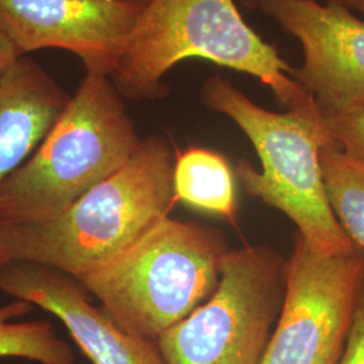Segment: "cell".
<instances>
[{
  "label": "cell",
  "mask_w": 364,
  "mask_h": 364,
  "mask_svg": "<svg viewBox=\"0 0 364 364\" xmlns=\"http://www.w3.org/2000/svg\"><path fill=\"white\" fill-rule=\"evenodd\" d=\"M287 260L266 246L230 250L220 282L156 344L168 364H260L282 311Z\"/></svg>",
  "instance_id": "obj_6"
},
{
  "label": "cell",
  "mask_w": 364,
  "mask_h": 364,
  "mask_svg": "<svg viewBox=\"0 0 364 364\" xmlns=\"http://www.w3.org/2000/svg\"><path fill=\"white\" fill-rule=\"evenodd\" d=\"M324 119L338 149L364 166V105L351 112Z\"/></svg>",
  "instance_id": "obj_15"
},
{
  "label": "cell",
  "mask_w": 364,
  "mask_h": 364,
  "mask_svg": "<svg viewBox=\"0 0 364 364\" xmlns=\"http://www.w3.org/2000/svg\"><path fill=\"white\" fill-rule=\"evenodd\" d=\"M338 364H364V281L347 343Z\"/></svg>",
  "instance_id": "obj_16"
},
{
  "label": "cell",
  "mask_w": 364,
  "mask_h": 364,
  "mask_svg": "<svg viewBox=\"0 0 364 364\" xmlns=\"http://www.w3.org/2000/svg\"><path fill=\"white\" fill-rule=\"evenodd\" d=\"M364 281V251L324 255L296 236L279 318L260 364H338Z\"/></svg>",
  "instance_id": "obj_7"
},
{
  "label": "cell",
  "mask_w": 364,
  "mask_h": 364,
  "mask_svg": "<svg viewBox=\"0 0 364 364\" xmlns=\"http://www.w3.org/2000/svg\"><path fill=\"white\" fill-rule=\"evenodd\" d=\"M134 1H138V3H142V4H147L150 0H134Z\"/></svg>",
  "instance_id": "obj_19"
},
{
  "label": "cell",
  "mask_w": 364,
  "mask_h": 364,
  "mask_svg": "<svg viewBox=\"0 0 364 364\" xmlns=\"http://www.w3.org/2000/svg\"><path fill=\"white\" fill-rule=\"evenodd\" d=\"M21 55L14 48L11 41L6 37V34L0 28V78L14 65V63Z\"/></svg>",
  "instance_id": "obj_17"
},
{
  "label": "cell",
  "mask_w": 364,
  "mask_h": 364,
  "mask_svg": "<svg viewBox=\"0 0 364 364\" xmlns=\"http://www.w3.org/2000/svg\"><path fill=\"white\" fill-rule=\"evenodd\" d=\"M72 95L28 55L0 78V186L45 139Z\"/></svg>",
  "instance_id": "obj_11"
},
{
  "label": "cell",
  "mask_w": 364,
  "mask_h": 364,
  "mask_svg": "<svg viewBox=\"0 0 364 364\" xmlns=\"http://www.w3.org/2000/svg\"><path fill=\"white\" fill-rule=\"evenodd\" d=\"M269 15L302 46L294 80L324 117L364 105V21L335 0H258Z\"/></svg>",
  "instance_id": "obj_8"
},
{
  "label": "cell",
  "mask_w": 364,
  "mask_h": 364,
  "mask_svg": "<svg viewBox=\"0 0 364 364\" xmlns=\"http://www.w3.org/2000/svg\"><path fill=\"white\" fill-rule=\"evenodd\" d=\"M192 57L258 78L287 111L318 109L294 80L296 68L248 26L234 0H150L111 80L122 97L164 99L168 72Z\"/></svg>",
  "instance_id": "obj_2"
},
{
  "label": "cell",
  "mask_w": 364,
  "mask_h": 364,
  "mask_svg": "<svg viewBox=\"0 0 364 364\" xmlns=\"http://www.w3.org/2000/svg\"><path fill=\"white\" fill-rule=\"evenodd\" d=\"M109 76L85 73L34 154L0 186V221L52 220L122 169L139 149Z\"/></svg>",
  "instance_id": "obj_3"
},
{
  "label": "cell",
  "mask_w": 364,
  "mask_h": 364,
  "mask_svg": "<svg viewBox=\"0 0 364 364\" xmlns=\"http://www.w3.org/2000/svg\"><path fill=\"white\" fill-rule=\"evenodd\" d=\"M177 198L193 208L236 219L234 171L224 156L209 149L191 147L176 156Z\"/></svg>",
  "instance_id": "obj_12"
},
{
  "label": "cell",
  "mask_w": 364,
  "mask_h": 364,
  "mask_svg": "<svg viewBox=\"0 0 364 364\" xmlns=\"http://www.w3.org/2000/svg\"><path fill=\"white\" fill-rule=\"evenodd\" d=\"M176 156L161 136L142 139L129 162L52 220L0 221V269L37 263L81 278L169 216L178 201Z\"/></svg>",
  "instance_id": "obj_1"
},
{
  "label": "cell",
  "mask_w": 364,
  "mask_h": 364,
  "mask_svg": "<svg viewBox=\"0 0 364 364\" xmlns=\"http://www.w3.org/2000/svg\"><path fill=\"white\" fill-rule=\"evenodd\" d=\"M343 7L350 10L353 14H360L364 16V0H335Z\"/></svg>",
  "instance_id": "obj_18"
},
{
  "label": "cell",
  "mask_w": 364,
  "mask_h": 364,
  "mask_svg": "<svg viewBox=\"0 0 364 364\" xmlns=\"http://www.w3.org/2000/svg\"><path fill=\"white\" fill-rule=\"evenodd\" d=\"M34 305L15 299L0 306V358L26 359L38 364H76L69 343L46 320L19 321Z\"/></svg>",
  "instance_id": "obj_13"
},
{
  "label": "cell",
  "mask_w": 364,
  "mask_h": 364,
  "mask_svg": "<svg viewBox=\"0 0 364 364\" xmlns=\"http://www.w3.org/2000/svg\"><path fill=\"white\" fill-rule=\"evenodd\" d=\"M0 291L52 313L93 364H168L154 340L122 329L76 278L37 263L0 269Z\"/></svg>",
  "instance_id": "obj_10"
},
{
  "label": "cell",
  "mask_w": 364,
  "mask_h": 364,
  "mask_svg": "<svg viewBox=\"0 0 364 364\" xmlns=\"http://www.w3.org/2000/svg\"><path fill=\"white\" fill-rule=\"evenodd\" d=\"M228 251L219 230L168 216L77 281L122 329L156 341L215 293Z\"/></svg>",
  "instance_id": "obj_5"
},
{
  "label": "cell",
  "mask_w": 364,
  "mask_h": 364,
  "mask_svg": "<svg viewBox=\"0 0 364 364\" xmlns=\"http://www.w3.org/2000/svg\"><path fill=\"white\" fill-rule=\"evenodd\" d=\"M201 100L209 109L234 120L260 158L262 171L245 159L235 168L248 195L284 212L316 252L336 255L358 248L328 201L321 151L338 144L320 109L282 114L264 109L220 76L204 82Z\"/></svg>",
  "instance_id": "obj_4"
},
{
  "label": "cell",
  "mask_w": 364,
  "mask_h": 364,
  "mask_svg": "<svg viewBox=\"0 0 364 364\" xmlns=\"http://www.w3.org/2000/svg\"><path fill=\"white\" fill-rule=\"evenodd\" d=\"M144 9L134 0H0V28L21 57L63 49L85 73L111 77Z\"/></svg>",
  "instance_id": "obj_9"
},
{
  "label": "cell",
  "mask_w": 364,
  "mask_h": 364,
  "mask_svg": "<svg viewBox=\"0 0 364 364\" xmlns=\"http://www.w3.org/2000/svg\"><path fill=\"white\" fill-rule=\"evenodd\" d=\"M328 201L346 234L364 251V166L338 146L321 151Z\"/></svg>",
  "instance_id": "obj_14"
}]
</instances>
